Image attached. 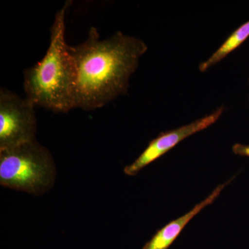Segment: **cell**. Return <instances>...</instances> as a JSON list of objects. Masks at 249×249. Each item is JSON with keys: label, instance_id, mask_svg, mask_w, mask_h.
Here are the masks:
<instances>
[{"label": "cell", "instance_id": "6da1fadb", "mask_svg": "<svg viewBox=\"0 0 249 249\" xmlns=\"http://www.w3.org/2000/svg\"><path fill=\"white\" fill-rule=\"evenodd\" d=\"M70 49L78 70L76 108L92 110L127 92L147 46L121 31L101 40L97 29L91 27L86 40Z\"/></svg>", "mask_w": 249, "mask_h": 249}, {"label": "cell", "instance_id": "7a4b0ae2", "mask_svg": "<svg viewBox=\"0 0 249 249\" xmlns=\"http://www.w3.org/2000/svg\"><path fill=\"white\" fill-rule=\"evenodd\" d=\"M71 3L66 1L55 15L45 56L24 71L26 97L54 112L76 108L78 70L65 39V16Z\"/></svg>", "mask_w": 249, "mask_h": 249}, {"label": "cell", "instance_id": "3957f363", "mask_svg": "<svg viewBox=\"0 0 249 249\" xmlns=\"http://www.w3.org/2000/svg\"><path fill=\"white\" fill-rule=\"evenodd\" d=\"M56 168L48 149L37 141L0 150V184L34 196L53 188Z\"/></svg>", "mask_w": 249, "mask_h": 249}, {"label": "cell", "instance_id": "277c9868", "mask_svg": "<svg viewBox=\"0 0 249 249\" xmlns=\"http://www.w3.org/2000/svg\"><path fill=\"white\" fill-rule=\"evenodd\" d=\"M36 105L9 89H0V150L36 140Z\"/></svg>", "mask_w": 249, "mask_h": 249}, {"label": "cell", "instance_id": "5b68a950", "mask_svg": "<svg viewBox=\"0 0 249 249\" xmlns=\"http://www.w3.org/2000/svg\"><path fill=\"white\" fill-rule=\"evenodd\" d=\"M224 111V107L217 108L214 112L191 124L181 126L173 130L161 132L149 142L148 145L132 164L124 168L128 176H135L145 167L160 159L190 136L208 128L219 120Z\"/></svg>", "mask_w": 249, "mask_h": 249}, {"label": "cell", "instance_id": "8992f818", "mask_svg": "<svg viewBox=\"0 0 249 249\" xmlns=\"http://www.w3.org/2000/svg\"><path fill=\"white\" fill-rule=\"evenodd\" d=\"M232 179L223 184L219 185L208 197L199 204H196L191 211L178 219L168 223L165 227L157 231L155 235L152 236V238L145 243L142 249H169L190 221L205 208L212 204Z\"/></svg>", "mask_w": 249, "mask_h": 249}, {"label": "cell", "instance_id": "52a82bcc", "mask_svg": "<svg viewBox=\"0 0 249 249\" xmlns=\"http://www.w3.org/2000/svg\"><path fill=\"white\" fill-rule=\"evenodd\" d=\"M249 36V21L240 26L229 36L221 47L206 61L201 62L199 65V71H207L211 67L217 65L223 59L240 47Z\"/></svg>", "mask_w": 249, "mask_h": 249}, {"label": "cell", "instance_id": "ba28073f", "mask_svg": "<svg viewBox=\"0 0 249 249\" xmlns=\"http://www.w3.org/2000/svg\"><path fill=\"white\" fill-rule=\"evenodd\" d=\"M232 152L237 155L249 157V145L236 143L232 146Z\"/></svg>", "mask_w": 249, "mask_h": 249}]
</instances>
